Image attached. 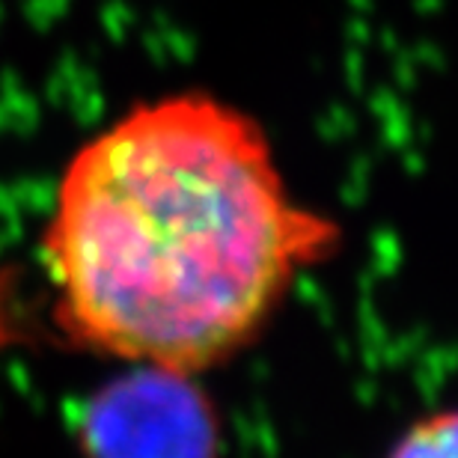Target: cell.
Segmentation results:
<instances>
[{
    "label": "cell",
    "instance_id": "obj_1",
    "mask_svg": "<svg viewBox=\"0 0 458 458\" xmlns=\"http://www.w3.org/2000/svg\"><path fill=\"white\" fill-rule=\"evenodd\" d=\"M336 247L340 226L292 199L262 125L191 89L72 155L42 259L69 340L194 378L253 343Z\"/></svg>",
    "mask_w": 458,
    "mask_h": 458
},
{
    "label": "cell",
    "instance_id": "obj_2",
    "mask_svg": "<svg viewBox=\"0 0 458 458\" xmlns=\"http://www.w3.org/2000/svg\"><path fill=\"white\" fill-rule=\"evenodd\" d=\"M84 458H221V426L191 375L137 366L89 402Z\"/></svg>",
    "mask_w": 458,
    "mask_h": 458
},
{
    "label": "cell",
    "instance_id": "obj_3",
    "mask_svg": "<svg viewBox=\"0 0 458 458\" xmlns=\"http://www.w3.org/2000/svg\"><path fill=\"white\" fill-rule=\"evenodd\" d=\"M455 414L453 411H441V414H428L417 420L399 444L393 446L387 458H455Z\"/></svg>",
    "mask_w": 458,
    "mask_h": 458
}]
</instances>
